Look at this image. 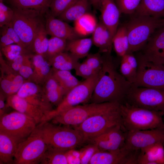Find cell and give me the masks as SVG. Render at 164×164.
<instances>
[{"label":"cell","instance_id":"51","mask_svg":"<svg viewBox=\"0 0 164 164\" xmlns=\"http://www.w3.org/2000/svg\"><path fill=\"white\" fill-rule=\"evenodd\" d=\"M6 96L1 91L0 94V116H2L5 114V111L7 106L5 101Z\"/></svg>","mask_w":164,"mask_h":164},{"label":"cell","instance_id":"49","mask_svg":"<svg viewBox=\"0 0 164 164\" xmlns=\"http://www.w3.org/2000/svg\"><path fill=\"white\" fill-rule=\"evenodd\" d=\"M129 63L134 71L136 73L138 67V60L132 53H128L121 57Z\"/></svg>","mask_w":164,"mask_h":164},{"label":"cell","instance_id":"7","mask_svg":"<svg viewBox=\"0 0 164 164\" xmlns=\"http://www.w3.org/2000/svg\"><path fill=\"white\" fill-rule=\"evenodd\" d=\"M120 103L118 102H106L79 105L60 113L51 120L53 124L76 126L91 116L118 106Z\"/></svg>","mask_w":164,"mask_h":164},{"label":"cell","instance_id":"24","mask_svg":"<svg viewBox=\"0 0 164 164\" xmlns=\"http://www.w3.org/2000/svg\"><path fill=\"white\" fill-rule=\"evenodd\" d=\"M19 142L15 139L0 131V163H13Z\"/></svg>","mask_w":164,"mask_h":164},{"label":"cell","instance_id":"41","mask_svg":"<svg viewBox=\"0 0 164 164\" xmlns=\"http://www.w3.org/2000/svg\"><path fill=\"white\" fill-rule=\"evenodd\" d=\"M84 61L95 72L98 73L102 67L103 57L99 53L89 54Z\"/></svg>","mask_w":164,"mask_h":164},{"label":"cell","instance_id":"21","mask_svg":"<svg viewBox=\"0 0 164 164\" xmlns=\"http://www.w3.org/2000/svg\"><path fill=\"white\" fill-rule=\"evenodd\" d=\"M98 9L101 22L108 29L113 38L118 27L120 11L114 0H100Z\"/></svg>","mask_w":164,"mask_h":164},{"label":"cell","instance_id":"26","mask_svg":"<svg viewBox=\"0 0 164 164\" xmlns=\"http://www.w3.org/2000/svg\"><path fill=\"white\" fill-rule=\"evenodd\" d=\"M134 13L136 15L164 18V0H142Z\"/></svg>","mask_w":164,"mask_h":164},{"label":"cell","instance_id":"9","mask_svg":"<svg viewBox=\"0 0 164 164\" xmlns=\"http://www.w3.org/2000/svg\"><path fill=\"white\" fill-rule=\"evenodd\" d=\"M48 147L37 125L27 138L19 143L15 155L13 163H40Z\"/></svg>","mask_w":164,"mask_h":164},{"label":"cell","instance_id":"3","mask_svg":"<svg viewBox=\"0 0 164 164\" xmlns=\"http://www.w3.org/2000/svg\"><path fill=\"white\" fill-rule=\"evenodd\" d=\"M10 23L26 48L32 50L33 41L40 25L45 22V14L30 9L14 7Z\"/></svg>","mask_w":164,"mask_h":164},{"label":"cell","instance_id":"27","mask_svg":"<svg viewBox=\"0 0 164 164\" xmlns=\"http://www.w3.org/2000/svg\"><path fill=\"white\" fill-rule=\"evenodd\" d=\"M43 84V90L47 100L51 104L58 105L62 100L65 94L52 73Z\"/></svg>","mask_w":164,"mask_h":164},{"label":"cell","instance_id":"29","mask_svg":"<svg viewBox=\"0 0 164 164\" xmlns=\"http://www.w3.org/2000/svg\"><path fill=\"white\" fill-rule=\"evenodd\" d=\"M53 70L74 69L79 59L69 52H62L48 59Z\"/></svg>","mask_w":164,"mask_h":164},{"label":"cell","instance_id":"36","mask_svg":"<svg viewBox=\"0 0 164 164\" xmlns=\"http://www.w3.org/2000/svg\"><path fill=\"white\" fill-rule=\"evenodd\" d=\"M66 151L48 147L41 161L43 164H68Z\"/></svg>","mask_w":164,"mask_h":164},{"label":"cell","instance_id":"30","mask_svg":"<svg viewBox=\"0 0 164 164\" xmlns=\"http://www.w3.org/2000/svg\"><path fill=\"white\" fill-rule=\"evenodd\" d=\"M92 44L91 38H78L68 41L65 50L79 60L87 56Z\"/></svg>","mask_w":164,"mask_h":164},{"label":"cell","instance_id":"53","mask_svg":"<svg viewBox=\"0 0 164 164\" xmlns=\"http://www.w3.org/2000/svg\"><path fill=\"white\" fill-rule=\"evenodd\" d=\"M161 27L164 29V18H163L162 25Z\"/></svg>","mask_w":164,"mask_h":164},{"label":"cell","instance_id":"23","mask_svg":"<svg viewBox=\"0 0 164 164\" xmlns=\"http://www.w3.org/2000/svg\"><path fill=\"white\" fill-rule=\"evenodd\" d=\"M93 44L101 53L110 54L113 46L112 37L108 28L101 22L97 23L92 33Z\"/></svg>","mask_w":164,"mask_h":164},{"label":"cell","instance_id":"43","mask_svg":"<svg viewBox=\"0 0 164 164\" xmlns=\"http://www.w3.org/2000/svg\"><path fill=\"white\" fill-rule=\"evenodd\" d=\"M120 71L121 74L132 84L134 83L136 73L128 62L122 58L120 65Z\"/></svg>","mask_w":164,"mask_h":164},{"label":"cell","instance_id":"2","mask_svg":"<svg viewBox=\"0 0 164 164\" xmlns=\"http://www.w3.org/2000/svg\"><path fill=\"white\" fill-rule=\"evenodd\" d=\"M122 125L127 131L164 127V113L131 105L124 102L120 104Z\"/></svg>","mask_w":164,"mask_h":164},{"label":"cell","instance_id":"12","mask_svg":"<svg viewBox=\"0 0 164 164\" xmlns=\"http://www.w3.org/2000/svg\"><path fill=\"white\" fill-rule=\"evenodd\" d=\"M137 59L138 68L132 85L164 90V65L148 60L140 54Z\"/></svg>","mask_w":164,"mask_h":164},{"label":"cell","instance_id":"34","mask_svg":"<svg viewBox=\"0 0 164 164\" xmlns=\"http://www.w3.org/2000/svg\"><path fill=\"white\" fill-rule=\"evenodd\" d=\"M52 74L63 89L65 95L81 82L72 74L70 71L53 70Z\"/></svg>","mask_w":164,"mask_h":164},{"label":"cell","instance_id":"8","mask_svg":"<svg viewBox=\"0 0 164 164\" xmlns=\"http://www.w3.org/2000/svg\"><path fill=\"white\" fill-rule=\"evenodd\" d=\"M99 77L98 73L81 82L64 96L56 108L48 112L44 121H48L60 113L81 104L90 101Z\"/></svg>","mask_w":164,"mask_h":164},{"label":"cell","instance_id":"39","mask_svg":"<svg viewBox=\"0 0 164 164\" xmlns=\"http://www.w3.org/2000/svg\"><path fill=\"white\" fill-rule=\"evenodd\" d=\"M142 0H114L121 13L134 14L139 6Z\"/></svg>","mask_w":164,"mask_h":164},{"label":"cell","instance_id":"20","mask_svg":"<svg viewBox=\"0 0 164 164\" xmlns=\"http://www.w3.org/2000/svg\"><path fill=\"white\" fill-rule=\"evenodd\" d=\"M6 105L32 118L38 125L44 121L47 113L41 108L29 103L16 94L7 97Z\"/></svg>","mask_w":164,"mask_h":164},{"label":"cell","instance_id":"37","mask_svg":"<svg viewBox=\"0 0 164 164\" xmlns=\"http://www.w3.org/2000/svg\"><path fill=\"white\" fill-rule=\"evenodd\" d=\"M67 40L55 36L49 39L48 46L46 57L47 59L63 52L66 47Z\"/></svg>","mask_w":164,"mask_h":164},{"label":"cell","instance_id":"5","mask_svg":"<svg viewBox=\"0 0 164 164\" xmlns=\"http://www.w3.org/2000/svg\"><path fill=\"white\" fill-rule=\"evenodd\" d=\"M163 18L135 15L125 25L129 44V53L141 50L153 33L161 28Z\"/></svg>","mask_w":164,"mask_h":164},{"label":"cell","instance_id":"16","mask_svg":"<svg viewBox=\"0 0 164 164\" xmlns=\"http://www.w3.org/2000/svg\"><path fill=\"white\" fill-rule=\"evenodd\" d=\"M0 53V87L8 97L16 94L26 80L4 60L1 51Z\"/></svg>","mask_w":164,"mask_h":164},{"label":"cell","instance_id":"22","mask_svg":"<svg viewBox=\"0 0 164 164\" xmlns=\"http://www.w3.org/2000/svg\"><path fill=\"white\" fill-rule=\"evenodd\" d=\"M33 73L29 80L38 84H43L52 74L53 69L47 59L40 54H31Z\"/></svg>","mask_w":164,"mask_h":164},{"label":"cell","instance_id":"31","mask_svg":"<svg viewBox=\"0 0 164 164\" xmlns=\"http://www.w3.org/2000/svg\"><path fill=\"white\" fill-rule=\"evenodd\" d=\"M112 45L117 54L121 57L129 53V42L125 24L118 27L113 37Z\"/></svg>","mask_w":164,"mask_h":164},{"label":"cell","instance_id":"38","mask_svg":"<svg viewBox=\"0 0 164 164\" xmlns=\"http://www.w3.org/2000/svg\"><path fill=\"white\" fill-rule=\"evenodd\" d=\"M1 51L8 61H11L18 56L29 53V51L18 44H10L1 48Z\"/></svg>","mask_w":164,"mask_h":164},{"label":"cell","instance_id":"52","mask_svg":"<svg viewBox=\"0 0 164 164\" xmlns=\"http://www.w3.org/2000/svg\"><path fill=\"white\" fill-rule=\"evenodd\" d=\"M90 4L96 9H98L100 0H89Z\"/></svg>","mask_w":164,"mask_h":164},{"label":"cell","instance_id":"11","mask_svg":"<svg viewBox=\"0 0 164 164\" xmlns=\"http://www.w3.org/2000/svg\"><path fill=\"white\" fill-rule=\"evenodd\" d=\"M37 125L32 118L16 111L0 117V131L9 135L19 142L27 138Z\"/></svg>","mask_w":164,"mask_h":164},{"label":"cell","instance_id":"50","mask_svg":"<svg viewBox=\"0 0 164 164\" xmlns=\"http://www.w3.org/2000/svg\"><path fill=\"white\" fill-rule=\"evenodd\" d=\"M0 47L1 48L14 43L12 39L6 34L1 33Z\"/></svg>","mask_w":164,"mask_h":164},{"label":"cell","instance_id":"14","mask_svg":"<svg viewBox=\"0 0 164 164\" xmlns=\"http://www.w3.org/2000/svg\"><path fill=\"white\" fill-rule=\"evenodd\" d=\"M140 150H133L124 147L116 151L99 150L91 158L90 164H138Z\"/></svg>","mask_w":164,"mask_h":164},{"label":"cell","instance_id":"19","mask_svg":"<svg viewBox=\"0 0 164 164\" xmlns=\"http://www.w3.org/2000/svg\"><path fill=\"white\" fill-rule=\"evenodd\" d=\"M45 26L47 34L67 41L78 38L79 36L73 27L67 22L57 18L48 11L45 15Z\"/></svg>","mask_w":164,"mask_h":164},{"label":"cell","instance_id":"10","mask_svg":"<svg viewBox=\"0 0 164 164\" xmlns=\"http://www.w3.org/2000/svg\"><path fill=\"white\" fill-rule=\"evenodd\" d=\"M124 101L129 104L164 113V90L132 84Z\"/></svg>","mask_w":164,"mask_h":164},{"label":"cell","instance_id":"17","mask_svg":"<svg viewBox=\"0 0 164 164\" xmlns=\"http://www.w3.org/2000/svg\"><path fill=\"white\" fill-rule=\"evenodd\" d=\"M140 51V55L146 60L164 65V29L156 30Z\"/></svg>","mask_w":164,"mask_h":164},{"label":"cell","instance_id":"4","mask_svg":"<svg viewBox=\"0 0 164 164\" xmlns=\"http://www.w3.org/2000/svg\"><path fill=\"white\" fill-rule=\"evenodd\" d=\"M38 125L48 147L66 151L85 143L82 135L74 128L57 126L47 121Z\"/></svg>","mask_w":164,"mask_h":164},{"label":"cell","instance_id":"40","mask_svg":"<svg viewBox=\"0 0 164 164\" xmlns=\"http://www.w3.org/2000/svg\"><path fill=\"white\" fill-rule=\"evenodd\" d=\"M76 0H53L50 5V12L53 16L57 17Z\"/></svg>","mask_w":164,"mask_h":164},{"label":"cell","instance_id":"25","mask_svg":"<svg viewBox=\"0 0 164 164\" xmlns=\"http://www.w3.org/2000/svg\"><path fill=\"white\" fill-rule=\"evenodd\" d=\"M164 145L158 143L140 150L138 164H164Z\"/></svg>","mask_w":164,"mask_h":164},{"label":"cell","instance_id":"18","mask_svg":"<svg viewBox=\"0 0 164 164\" xmlns=\"http://www.w3.org/2000/svg\"><path fill=\"white\" fill-rule=\"evenodd\" d=\"M16 94L29 103L41 108L47 113L53 110L43 88L32 81L26 80Z\"/></svg>","mask_w":164,"mask_h":164},{"label":"cell","instance_id":"45","mask_svg":"<svg viewBox=\"0 0 164 164\" xmlns=\"http://www.w3.org/2000/svg\"><path fill=\"white\" fill-rule=\"evenodd\" d=\"M0 33L6 34L12 39L15 44L26 48L10 23L1 27Z\"/></svg>","mask_w":164,"mask_h":164},{"label":"cell","instance_id":"47","mask_svg":"<svg viewBox=\"0 0 164 164\" xmlns=\"http://www.w3.org/2000/svg\"><path fill=\"white\" fill-rule=\"evenodd\" d=\"M31 54L25 53L20 55L11 61H8V64L15 71L18 72L26 61L31 56Z\"/></svg>","mask_w":164,"mask_h":164},{"label":"cell","instance_id":"42","mask_svg":"<svg viewBox=\"0 0 164 164\" xmlns=\"http://www.w3.org/2000/svg\"><path fill=\"white\" fill-rule=\"evenodd\" d=\"M14 14L13 9L6 5L3 2H0V26L10 23Z\"/></svg>","mask_w":164,"mask_h":164},{"label":"cell","instance_id":"6","mask_svg":"<svg viewBox=\"0 0 164 164\" xmlns=\"http://www.w3.org/2000/svg\"><path fill=\"white\" fill-rule=\"evenodd\" d=\"M120 105L114 108L88 118L74 126L85 142L117 126L122 125Z\"/></svg>","mask_w":164,"mask_h":164},{"label":"cell","instance_id":"33","mask_svg":"<svg viewBox=\"0 0 164 164\" xmlns=\"http://www.w3.org/2000/svg\"><path fill=\"white\" fill-rule=\"evenodd\" d=\"M53 0H9L14 7L35 9L45 14Z\"/></svg>","mask_w":164,"mask_h":164},{"label":"cell","instance_id":"35","mask_svg":"<svg viewBox=\"0 0 164 164\" xmlns=\"http://www.w3.org/2000/svg\"><path fill=\"white\" fill-rule=\"evenodd\" d=\"M46 30L45 22L39 26L35 37L32 50L36 54L42 55L46 57L48 49L49 39Z\"/></svg>","mask_w":164,"mask_h":164},{"label":"cell","instance_id":"48","mask_svg":"<svg viewBox=\"0 0 164 164\" xmlns=\"http://www.w3.org/2000/svg\"><path fill=\"white\" fill-rule=\"evenodd\" d=\"M74 149L67 151L66 155L68 164H81L80 152Z\"/></svg>","mask_w":164,"mask_h":164},{"label":"cell","instance_id":"13","mask_svg":"<svg viewBox=\"0 0 164 164\" xmlns=\"http://www.w3.org/2000/svg\"><path fill=\"white\" fill-rule=\"evenodd\" d=\"M158 143L164 145V127L127 131L124 147L131 150H140Z\"/></svg>","mask_w":164,"mask_h":164},{"label":"cell","instance_id":"28","mask_svg":"<svg viewBox=\"0 0 164 164\" xmlns=\"http://www.w3.org/2000/svg\"><path fill=\"white\" fill-rule=\"evenodd\" d=\"M90 4L89 0H76L57 17L66 22H74L88 12Z\"/></svg>","mask_w":164,"mask_h":164},{"label":"cell","instance_id":"46","mask_svg":"<svg viewBox=\"0 0 164 164\" xmlns=\"http://www.w3.org/2000/svg\"><path fill=\"white\" fill-rule=\"evenodd\" d=\"M18 73L25 80H30L33 73V67L31 60V56L24 62Z\"/></svg>","mask_w":164,"mask_h":164},{"label":"cell","instance_id":"1","mask_svg":"<svg viewBox=\"0 0 164 164\" xmlns=\"http://www.w3.org/2000/svg\"><path fill=\"white\" fill-rule=\"evenodd\" d=\"M110 54L103 57L102 67L95 87L91 103L106 102L121 103L132 85L115 68Z\"/></svg>","mask_w":164,"mask_h":164},{"label":"cell","instance_id":"54","mask_svg":"<svg viewBox=\"0 0 164 164\" xmlns=\"http://www.w3.org/2000/svg\"><path fill=\"white\" fill-rule=\"evenodd\" d=\"M4 0H0V2H3Z\"/></svg>","mask_w":164,"mask_h":164},{"label":"cell","instance_id":"15","mask_svg":"<svg viewBox=\"0 0 164 164\" xmlns=\"http://www.w3.org/2000/svg\"><path fill=\"white\" fill-rule=\"evenodd\" d=\"M126 132L122 125H118L86 142L94 145L99 150L117 151L124 146Z\"/></svg>","mask_w":164,"mask_h":164},{"label":"cell","instance_id":"32","mask_svg":"<svg viewBox=\"0 0 164 164\" xmlns=\"http://www.w3.org/2000/svg\"><path fill=\"white\" fill-rule=\"evenodd\" d=\"M73 28L79 36L92 34L97 23L96 18L88 12L84 14L74 22Z\"/></svg>","mask_w":164,"mask_h":164},{"label":"cell","instance_id":"44","mask_svg":"<svg viewBox=\"0 0 164 164\" xmlns=\"http://www.w3.org/2000/svg\"><path fill=\"white\" fill-rule=\"evenodd\" d=\"M74 70L77 75L85 79L88 78L97 73L95 72L84 61L81 63L78 62Z\"/></svg>","mask_w":164,"mask_h":164}]
</instances>
